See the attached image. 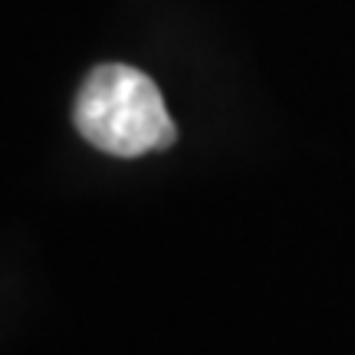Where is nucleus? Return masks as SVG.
I'll return each instance as SVG.
<instances>
[{
	"label": "nucleus",
	"mask_w": 355,
	"mask_h": 355,
	"mask_svg": "<svg viewBox=\"0 0 355 355\" xmlns=\"http://www.w3.org/2000/svg\"><path fill=\"white\" fill-rule=\"evenodd\" d=\"M79 135L99 152L139 158L162 152L178 139L165 99L141 69L122 63L96 66L86 76L73 109Z\"/></svg>",
	"instance_id": "obj_1"
}]
</instances>
